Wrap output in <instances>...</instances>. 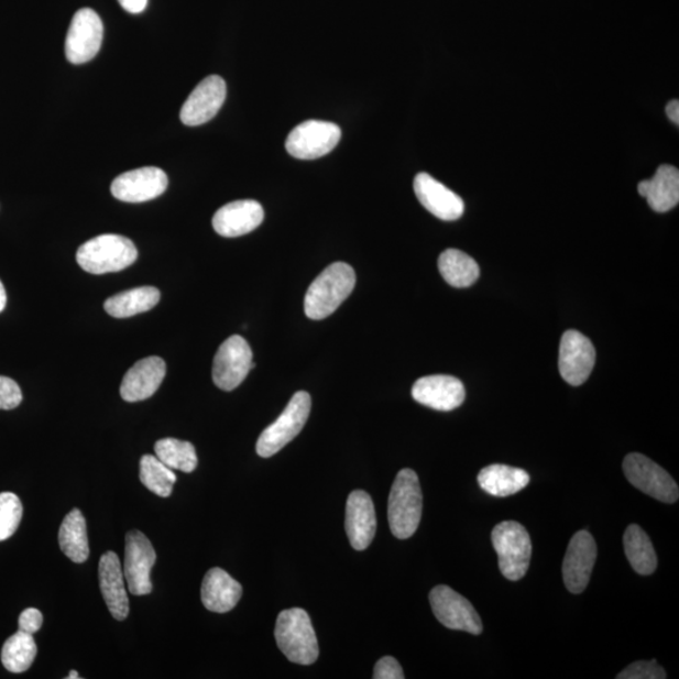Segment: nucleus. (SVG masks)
<instances>
[{
  "label": "nucleus",
  "mask_w": 679,
  "mask_h": 679,
  "mask_svg": "<svg viewBox=\"0 0 679 679\" xmlns=\"http://www.w3.org/2000/svg\"><path fill=\"white\" fill-rule=\"evenodd\" d=\"M357 284L354 269L337 262L317 276L305 296V314L308 319L324 320L352 294Z\"/></svg>",
  "instance_id": "f257e3e1"
},
{
  "label": "nucleus",
  "mask_w": 679,
  "mask_h": 679,
  "mask_svg": "<svg viewBox=\"0 0 679 679\" xmlns=\"http://www.w3.org/2000/svg\"><path fill=\"white\" fill-rule=\"evenodd\" d=\"M423 510V495L416 472L402 470L393 483L387 504V519L393 535L409 539L418 530Z\"/></svg>",
  "instance_id": "f03ea898"
},
{
  "label": "nucleus",
  "mask_w": 679,
  "mask_h": 679,
  "mask_svg": "<svg viewBox=\"0 0 679 679\" xmlns=\"http://www.w3.org/2000/svg\"><path fill=\"white\" fill-rule=\"evenodd\" d=\"M275 637L282 654L291 662L310 666L319 658V642L310 616L302 607L280 613Z\"/></svg>",
  "instance_id": "7ed1b4c3"
},
{
  "label": "nucleus",
  "mask_w": 679,
  "mask_h": 679,
  "mask_svg": "<svg viewBox=\"0 0 679 679\" xmlns=\"http://www.w3.org/2000/svg\"><path fill=\"white\" fill-rule=\"evenodd\" d=\"M76 260L84 271L105 275L132 266L138 260V250L127 237L102 234L79 247Z\"/></svg>",
  "instance_id": "20e7f679"
},
{
  "label": "nucleus",
  "mask_w": 679,
  "mask_h": 679,
  "mask_svg": "<svg viewBox=\"0 0 679 679\" xmlns=\"http://www.w3.org/2000/svg\"><path fill=\"white\" fill-rule=\"evenodd\" d=\"M491 537L502 574L511 581L523 579L533 554L532 537L526 528L516 522H504L493 528Z\"/></svg>",
  "instance_id": "39448f33"
},
{
  "label": "nucleus",
  "mask_w": 679,
  "mask_h": 679,
  "mask_svg": "<svg viewBox=\"0 0 679 679\" xmlns=\"http://www.w3.org/2000/svg\"><path fill=\"white\" fill-rule=\"evenodd\" d=\"M311 412V396L306 392H297L275 423L263 430L259 438L258 453L270 458L286 447L304 429Z\"/></svg>",
  "instance_id": "423d86ee"
},
{
  "label": "nucleus",
  "mask_w": 679,
  "mask_h": 679,
  "mask_svg": "<svg viewBox=\"0 0 679 679\" xmlns=\"http://www.w3.org/2000/svg\"><path fill=\"white\" fill-rule=\"evenodd\" d=\"M341 139L337 123L308 120L299 123L286 140V150L299 161H314L332 152Z\"/></svg>",
  "instance_id": "0eeeda50"
},
{
  "label": "nucleus",
  "mask_w": 679,
  "mask_h": 679,
  "mask_svg": "<svg viewBox=\"0 0 679 679\" xmlns=\"http://www.w3.org/2000/svg\"><path fill=\"white\" fill-rule=\"evenodd\" d=\"M625 478L634 488L665 504H675L679 497L676 481L662 467L640 453H631L624 458Z\"/></svg>",
  "instance_id": "6e6552de"
},
{
  "label": "nucleus",
  "mask_w": 679,
  "mask_h": 679,
  "mask_svg": "<svg viewBox=\"0 0 679 679\" xmlns=\"http://www.w3.org/2000/svg\"><path fill=\"white\" fill-rule=\"evenodd\" d=\"M254 368L250 343L233 335L219 347L213 363V382L224 392L240 386Z\"/></svg>",
  "instance_id": "1a4fd4ad"
},
{
  "label": "nucleus",
  "mask_w": 679,
  "mask_h": 679,
  "mask_svg": "<svg viewBox=\"0 0 679 679\" xmlns=\"http://www.w3.org/2000/svg\"><path fill=\"white\" fill-rule=\"evenodd\" d=\"M431 611L445 627L479 636L482 621L473 605L464 596L446 585H438L429 594Z\"/></svg>",
  "instance_id": "9d476101"
},
{
  "label": "nucleus",
  "mask_w": 679,
  "mask_h": 679,
  "mask_svg": "<svg viewBox=\"0 0 679 679\" xmlns=\"http://www.w3.org/2000/svg\"><path fill=\"white\" fill-rule=\"evenodd\" d=\"M103 24L99 14L90 8L79 9L70 22L66 37V57L74 65H83L95 58L101 48Z\"/></svg>",
  "instance_id": "9b49d317"
},
{
  "label": "nucleus",
  "mask_w": 679,
  "mask_h": 679,
  "mask_svg": "<svg viewBox=\"0 0 679 679\" xmlns=\"http://www.w3.org/2000/svg\"><path fill=\"white\" fill-rule=\"evenodd\" d=\"M125 543L123 577L127 578L129 592L147 595L153 592L150 574L156 562L154 546L143 533L136 530L127 535Z\"/></svg>",
  "instance_id": "f8f14e48"
},
{
  "label": "nucleus",
  "mask_w": 679,
  "mask_h": 679,
  "mask_svg": "<svg viewBox=\"0 0 679 679\" xmlns=\"http://www.w3.org/2000/svg\"><path fill=\"white\" fill-rule=\"evenodd\" d=\"M595 348L583 333L569 330L560 342L559 369L563 381L579 386L588 381L595 365Z\"/></svg>",
  "instance_id": "ddd939ff"
},
{
  "label": "nucleus",
  "mask_w": 679,
  "mask_h": 679,
  "mask_svg": "<svg viewBox=\"0 0 679 679\" xmlns=\"http://www.w3.org/2000/svg\"><path fill=\"white\" fill-rule=\"evenodd\" d=\"M596 544L588 532H579L571 537L566 559L562 562L563 584L572 594L583 593L596 560Z\"/></svg>",
  "instance_id": "4468645a"
},
{
  "label": "nucleus",
  "mask_w": 679,
  "mask_h": 679,
  "mask_svg": "<svg viewBox=\"0 0 679 679\" xmlns=\"http://www.w3.org/2000/svg\"><path fill=\"white\" fill-rule=\"evenodd\" d=\"M167 184L169 180L161 167L145 166L119 175L111 184V193L121 201L144 202L161 197Z\"/></svg>",
  "instance_id": "2eb2a0df"
},
{
  "label": "nucleus",
  "mask_w": 679,
  "mask_h": 679,
  "mask_svg": "<svg viewBox=\"0 0 679 679\" xmlns=\"http://www.w3.org/2000/svg\"><path fill=\"white\" fill-rule=\"evenodd\" d=\"M227 97V85L222 77L211 75L194 88L180 111V120L187 127H200L213 119Z\"/></svg>",
  "instance_id": "dca6fc26"
},
{
  "label": "nucleus",
  "mask_w": 679,
  "mask_h": 679,
  "mask_svg": "<svg viewBox=\"0 0 679 679\" xmlns=\"http://www.w3.org/2000/svg\"><path fill=\"white\" fill-rule=\"evenodd\" d=\"M414 401L435 410L451 412L461 407L466 399L464 385L451 375H429L418 379L413 385Z\"/></svg>",
  "instance_id": "f3484780"
},
{
  "label": "nucleus",
  "mask_w": 679,
  "mask_h": 679,
  "mask_svg": "<svg viewBox=\"0 0 679 679\" xmlns=\"http://www.w3.org/2000/svg\"><path fill=\"white\" fill-rule=\"evenodd\" d=\"M414 191L420 205L439 219L451 222L464 213L462 198L427 173H419L416 176Z\"/></svg>",
  "instance_id": "a211bd4d"
},
{
  "label": "nucleus",
  "mask_w": 679,
  "mask_h": 679,
  "mask_svg": "<svg viewBox=\"0 0 679 679\" xmlns=\"http://www.w3.org/2000/svg\"><path fill=\"white\" fill-rule=\"evenodd\" d=\"M166 375V364L162 358L150 357L138 361L123 376L120 394L129 403L143 402L156 393Z\"/></svg>",
  "instance_id": "6ab92c4d"
},
{
  "label": "nucleus",
  "mask_w": 679,
  "mask_h": 679,
  "mask_svg": "<svg viewBox=\"0 0 679 679\" xmlns=\"http://www.w3.org/2000/svg\"><path fill=\"white\" fill-rule=\"evenodd\" d=\"M346 527L349 541L355 550L363 551L373 543L376 534V515L373 500L366 492L350 493Z\"/></svg>",
  "instance_id": "aec40b11"
},
{
  "label": "nucleus",
  "mask_w": 679,
  "mask_h": 679,
  "mask_svg": "<svg viewBox=\"0 0 679 679\" xmlns=\"http://www.w3.org/2000/svg\"><path fill=\"white\" fill-rule=\"evenodd\" d=\"M264 219V210L259 201L245 199L229 202L213 217L215 231L226 238L249 234L258 229Z\"/></svg>",
  "instance_id": "412c9836"
},
{
  "label": "nucleus",
  "mask_w": 679,
  "mask_h": 679,
  "mask_svg": "<svg viewBox=\"0 0 679 679\" xmlns=\"http://www.w3.org/2000/svg\"><path fill=\"white\" fill-rule=\"evenodd\" d=\"M123 569L117 554L105 552L99 563L100 588L106 605L117 621L128 618L129 598L123 581Z\"/></svg>",
  "instance_id": "4be33fe9"
},
{
  "label": "nucleus",
  "mask_w": 679,
  "mask_h": 679,
  "mask_svg": "<svg viewBox=\"0 0 679 679\" xmlns=\"http://www.w3.org/2000/svg\"><path fill=\"white\" fill-rule=\"evenodd\" d=\"M242 587L227 571L210 569L201 584V602L209 612L227 613L241 601Z\"/></svg>",
  "instance_id": "5701e85b"
},
{
  "label": "nucleus",
  "mask_w": 679,
  "mask_h": 679,
  "mask_svg": "<svg viewBox=\"0 0 679 679\" xmlns=\"http://www.w3.org/2000/svg\"><path fill=\"white\" fill-rule=\"evenodd\" d=\"M638 191L657 213H666L679 201V172L672 165H660L654 178L643 180Z\"/></svg>",
  "instance_id": "b1692460"
},
{
  "label": "nucleus",
  "mask_w": 679,
  "mask_h": 679,
  "mask_svg": "<svg viewBox=\"0 0 679 679\" xmlns=\"http://www.w3.org/2000/svg\"><path fill=\"white\" fill-rule=\"evenodd\" d=\"M480 488L491 496L516 495L530 483V475L522 469L505 464H491L479 473Z\"/></svg>",
  "instance_id": "393cba45"
},
{
  "label": "nucleus",
  "mask_w": 679,
  "mask_h": 679,
  "mask_svg": "<svg viewBox=\"0 0 679 679\" xmlns=\"http://www.w3.org/2000/svg\"><path fill=\"white\" fill-rule=\"evenodd\" d=\"M161 302V291L152 286L138 287L114 295L105 302V310L117 319L144 314Z\"/></svg>",
  "instance_id": "a878e982"
},
{
  "label": "nucleus",
  "mask_w": 679,
  "mask_h": 679,
  "mask_svg": "<svg viewBox=\"0 0 679 679\" xmlns=\"http://www.w3.org/2000/svg\"><path fill=\"white\" fill-rule=\"evenodd\" d=\"M58 543L62 552L76 563H83L90 555L86 519L78 508L70 511L59 527Z\"/></svg>",
  "instance_id": "bb28decb"
},
{
  "label": "nucleus",
  "mask_w": 679,
  "mask_h": 679,
  "mask_svg": "<svg viewBox=\"0 0 679 679\" xmlns=\"http://www.w3.org/2000/svg\"><path fill=\"white\" fill-rule=\"evenodd\" d=\"M438 269L448 285L456 288L470 287L480 277V267L469 254L449 249L439 255Z\"/></svg>",
  "instance_id": "cd10ccee"
},
{
  "label": "nucleus",
  "mask_w": 679,
  "mask_h": 679,
  "mask_svg": "<svg viewBox=\"0 0 679 679\" xmlns=\"http://www.w3.org/2000/svg\"><path fill=\"white\" fill-rule=\"evenodd\" d=\"M624 550L634 571L639 576H650L657 569V554L648 535L638 525L628 526L625 530Z\"/></svg>",
  "instance_id": "c85d7f7f"
},
{
  "label": "nucleus",
  "mask_w": 679,
  "mask_h": 679,
  "mask_svg": "<svg viewBox=\"0 0 679 679\" xmlns=\"http://www.w3.org/2000/svg\"><path fill=\"white\" fill-rule=\"evenodd\" d=\"M35 656H37V645L33 634L18 631L4 643L2 664L9 672L23 673L33 665Z\"/></svg>",
  "instance_id": "c756f323"
},
{
  "label": "nucleus",
  "mask_w": 679,
  "mask_h": 679,
  "mask_svg": "<svg viewBox=\"0 0 679 679\" xmlns=\"http://www.w3.org/2000/svg\"><path fill=\"white\" fill-rule=\"evenodd\" d=\"M155 453L158 460L173 471L191 473L198 466L196 448L184 440L175 438L157 440Z\"/></svg>",
  "instance_id": "7c9ffc66"
},
{
  "label": "nucleus",
  "mask_w": 679,
  "mask_h": 679,
  "mask_svg": "<svg viewBox=\"0 0 679 679\" xmlns=\"http://www.w3.org/2000/svg\"><path fill=\"white\" fill-rule=\"evenodd\" d=\"M140 481L155 495L169 497L176 482V475L156 456L146 455L140 461Z\"/></svg>",
  "instance_id": "2f4dec72"
},
{
  "label": "nucleus",
  "mask_w": 679,
  "mask_h": 679,
  "mask_svg": "<svg viewBox=\"0 0 679 679\" xmlns=\"http://www.w3.org/2000/svg\"><path fill=\"white\" fill-rule=\"evenodd\" d=\"M23 516V506L20 497L12 492L0 493V541L12 537Z\"/></svg>",
  "instance_id": "473e14b6"
},
{
  "label": "nucleus",
  "mask_w": 679,
  "mask_h": 679,
  "mask_svg": "<svg viewBox=\"0 0 679 679\" xmlns=\"http://www.w3.org/2000/svg\"><path fill=\"white\" fill-rule=\"evenodd\" d=\"M618 679H666L665 669L657 664V660H639L624 669Z\"/></svg>",
  "instance_id": "72a5a7b5"
},
{
  "label": "nucleus",
  "mask_w": 679,
  "mask_h": 679,
  "mask_svg": "<svg viewBox=\"0 0 679 679\" xmlns=\"http://www.w3.org/2000/svg\"><path fill=\"white\" fill-rule=\"evenodd\" d=\"M22 399L20 385L11 377L0 376V409L12 410L22 403Z\"/></svg>",
  "instance_id": "f704fd0d"
},
{
  "label": "nucleus",
  "mask_w": 679,
  "mask_h": 679,
  "mask_svg": "<svg viewBox=\"0 0 679 679\" xmlns=\"http://www.w3.org/2000/svg\"><path fill=\"white\" fill-rule=\"evenodd\" d=\"M375 679H404L403 668L393 657H383L374 668Z\"/></svg>",
  "instance_id": "c9c22d12"
},
{
  "label": "nucleus",
  "mask_w": 679,
  "mask_h": 679,
  "mask_svg": "<svg viewBox=\"0 0 679 679\" xmlns=\"http://www.w3.org/2000/svg\"><path fill=\"white\" fill-rule=\"evenodd\" d=\"M18 624H20V631L22 632L30 634L37 633L43 624V615L39 610H35V607H29V610H25L21 614Z\"/></svg>",
  "instance_id": "e433bc0d"
},
{
  "label": "nucleus",
  "mask_w": 679,
  "mask_h": 679,
  "mask_svg": "<svg viewBox=\"0 0 679 679\" xmlns=\"http://www.w3.org/2000/svg\"><path fill=\"white\" fill-rule=\"evenodd\" d=\"M120 6L131 14H139L145 11L147 0H119Z\"/></svg>",
  "instance_id": "4c0bfd02"
},
{
  "label": "nucleus",
  "mask_w": 679,
  "mask_h": 679,
  "mask_svg": "<svg viewBox=\"0 0 679 679\" xmlns=\"http://www.w3.org/2000/svg\"><path fill=\"white\" fill-rule=\"evenodd\" d=\"M667 114L668 118L671 119L676 125L679 123V102L678 100H673L667 105Z\"/></svg>",
  "instance_id": "58836bf2"
},
{
  "label": "nucleus",
  "mask_w": 679,
  "mask_h": 679,
  "mask_svg": "<svg viewBox=\"0 0 679 679\" xmlns=\"http://www.w3.org/2000/svg\"><path fill=\"white\" fill-rule=\"evenodd\" d=\"M7 306V293L2 281H0V313L4 310Z\"/></svg>",
  "instance_id": "ea45409f"
},
{
  "label": "nucleus",
  "mask_w": 679,
  "mask_h": 679,
  "mask_svg": "<svg viewBox=\"0 0 679 679\" xmlns=\"http://www.w3.org/2000/svg\"><path fill=\"white\" fill-rule=\"evenodd\" d=\"M79 676L76 671H70L69 675L67 676V679H78Z\"/></svg>",
  "instance_id": "a19ab883"
}]
</instances>
